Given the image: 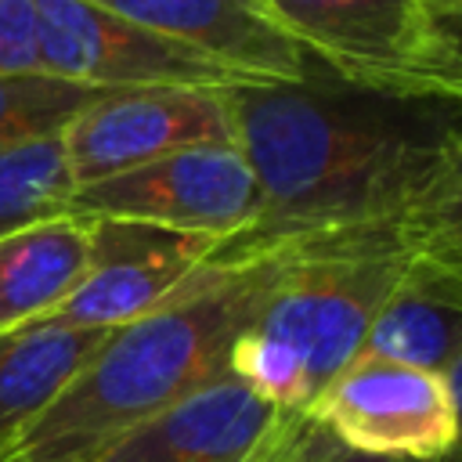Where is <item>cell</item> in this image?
Instances as JSON below:
<instances>
[{"label": "cell", "mask_w": 462, "mask_h": 462, "mask_svg": "<svg viewBox=\"0 0 462 462\" xmlns=\"http://www.w3.org/2000/svg\"><path fill=\"white\" fill-rule=\"evenodd\" d=\"M227 101L260 209L249 231L217 245V256L397 220L462 130L458 105L368 94L328 72H307L300 83H235Z\"/></svg>", "instance_id": "6da1fadb"}, {"label": "cell", "mask_w": 462, "mask_h": 462, "mask_svg": "<svg viewBox=\"0 0 462 462\" xmlns=\"http://www.w3.org/2000/svg\"><path fill=\"white\" fill-rule=\"evenodd\" d=\"M267 256H209L166 303L112 328L61 397L4 451L7 462H90L126 430L231 372L260 307Z\"/></svg>", "instance_id": "7a4b0ae2"}, {"label": "cell", "mask_w": 462, "mask_h": 462, "mask_svg": "<svg viewBox=\"0 0 462 462\" xmlns=\"http://www.w3.org/2000/svg\"><path fill=\"white\" fill-rule=\"evenodd\" d=\"M260 253L271 271L256 314L235 339L231 375L274 408L307 411L357 357L415 253L397 220L292 238Z\"/></svg>", "instance_id": "3957f363"}, {"label": "cell", "mask_w": 462, "mask_h": 462, "mask_svg": "<svg viewBox=\"0 0 462 462\" xmlns=\"http://www.w3.org/2000/svg\"><path fill=\"white\" fill-rule=\"evenodd\" d=\"M263 7L332 79L462 108V51L430 0H263Z\"/></svg>", "instance_id": "277c9868"}, {"label": "cell", "mask_w": 462, "mask_h": 462, "mask_svg": "<svg viewBox=\"0 0 462 462\" xmlns=\"http://www.w3.org/2000/svg\"><path fill=\"white\" fill-rule=\"evenodd\" d=\"M256 209L260 188L235 141L170 152L155 162L83 184L69 199L72 217L137 220L217 245L249 231Z\"/></svg>", "instance_id": "5b68a950"}, {"label": "cell", "mask_w": 462, "mask_h": 462, "mask_svg": "<svg viewBox=\"0 0 462 462\" xmlns=\"http://www.w3.org/2000/svg\"><path fill=\"white\" fill-rule=\"evenodd\" d=\"M76 188L195 144L235 141L227 87L105 90L61 134Z\"/></svg>", "instance_id": "8992f818"}, {"label": "cell", "mask_w": 462, "mask_h": 462, "mask_svg": "<svg viewBox=\"0 0 462 462\" xmlns=\"http://www.w3.org/2000/svg\"><path fill=\"white\" fill-rule=\"evenodd\" d=\"M40 65L51 76L97 90L130 87H235L238 79L97 0H32Z\"/></svg>", "instance_id": "52a82bcc"}, {"label": "cell", "mask_w": 462, "mask_h": 462, "mask_svg": "<svg viewBox=\"0 0 462 462\" xmlns=\"http://www.w3.org/2000/svg\"><path fill=\"white\" fill-rule=\"evenodd\" d=\"M339 448L368 458L437 462L455 433L448 379L357 354L307 408Z\"/></svg>", "instance_id": "ba28073f"}, {"label": "cell", "mask_w": 462, "mask_h": 462, "mask_svg": "<svg viewBox=\"0 0 462 462\" xmlns=\"http://www.w3.org/2000/svg\"><path fill=\"white\" fill-rule=\"evenodd\" d=\"M213 253L217 242L199 235L137 220H90L87 278L61 307L43 318L72 328L112 332L166 303Z\"/></svg>", "instance_id": "9c48e42d"}, {"label": "cell", "mask_w": 462, "mask_h": 462, "mask_svg": "<svg viewBox=\"0 0 462 462\" xmlns=\"http://www.w3.org/2000/svg\"><path fill=\"white\" fill-rule=\"evenodd\" d=\"M116 14L170 36L238 83H300L307 54L274 25L263 0H101Z\"/></svg>", "instance_id": "30bf717a"}, {"label": "cell", "mask_w": 462, "mask_h": 462, "mask_svg": "<svg viewBox=\"0 0 462 462\" xmlns=\"http://www.w3.org/2000/svg\"><path fill=\"white\" fill-rule=\"evenodd\" d=\"M278 408L238 375H220L126 430L90 462H242Z\"/></svg>", "instance_id": "8fae6325"}, {"label": "cell", "mask_w": 462, "mask_h": 462, "mask_svg": "<svg viewBox=\"0 0 462 462\" xmlns=\"http://www.w3.org/2000/svg\"><path fill=\"white\" fill-rule=\"evenodd\" d=\"M105 336V328H72L51 318L0 332V455L61 397Z\"/></svg>", "instance_id": "7c38bea8"}, {"label": "cell", "mask_w": 462, "mask_h": 462, "mask_svg": "<svg viewBox=\"0 0 462 462\" xmlns=\"http://www.w3.org/2000/svg\"><path fill=\"white\" fill-rule=\"evenodd\" d=\"M357 354L444 375L462 357V282L415 256Z\"/></svg>", "instance_id": "4fadbf2b"}, {"label": "cell", "mask_w": 462, "mask_h": 462, "mask_svg": "<svg viewBox=\"0 0 462 462\" xmlns=\"http://www.w3.org/2000/svg\"><path fill=\"white\" fill-rule=\"evenodd\" d=\"M90 267V220L47 217L0 238V332L61 307Z\"/></svg>", "instance_id": "5bb4252c"}, {"label": "cell", "mask_w": 462, "mask_h": 462, "mask_svg": "<svg viewBox=\"0 0 462 462\" xmlns=\"http://www.w3.org/2000/svg\"><path fill=\"white\" fill-rule=\"evenodd\" d=\"M397 227L419 260L462 282V130L440 148L397 213Z\"/></svg>", "instance_id": "9a60e30c"}, {"label": "cell", "mask_w": 462, "mask_h": 462, "mask_svg": "<svg viewBox=\"0 0 462 462\" xmlns=\"http://www.w3.org/2000/svg\"><path fill=\"white\" fill-rule=\"evenodd\" d=\"M76 191L61 134L0 152V238L47 217L69 213Z\"/></svg>", "instance_id": "2e32d148"}, {"label": "cell", "mask_w": 462, "mask_h": 462, "mask_svg": "<svg viewBox=\"0 0 462 462\" xmlns=\"http://www.w3.org/2000/svg\"><path fill=\"white\" fill-rule=\"evenodd\" d=\"M105 90L51 72L0 76V152L65 134V126Z\"/></svg>", "instance_id": "e0dca14e"}, {"label": "cell", "mask_w": 462, "mask_h": 462, "mask_svg": "<svg viewBox=\"0 0 462 462\" xmlns=\"http://www.w3.org/2000/svg\"><path fill=\"white\" fill-rule=\"evenodd\" d=\"M336 451V437L310 411L278 408L271 430L253 444L242 462H328Z\"/></svg>", "instance_id": "ac0fdd59"}, {"label": "cell", "mask_w": 462, "mask_h": 462, "mask_svg": "<svg viewBox=\"0 0 462 462\" xmlns=\"http://www.w3.org/2000/svg\"><path fill=\"white\" fill-rule=\"evenodd\" d=\"M43 72L36 43V4L0 0V76Z\"/></svg>", "instance_id": "d6986e66"}, {"label": "cell", "mask_w": 462, "mask_h": 462, "mask_svg": "<svg viewBox=\"0 0 462 462\" xmlns=\"http://www.w3.org/2000/svg\"><path fill=\"white\" fill-rule=\"evenodd\" d=\"M448 379V390H451V408H455V433H451V444L448 451L437 458V462H462V357L444 372Z\"/></svg>", "instance_id": "ffe728a7"}, {"label": "cell", "mask_w": 462, "mask_h": 462, "mask_svg": "<svg viewBox=\"0 0 462 462\" xmlns=\"http://www.w3.org/2000/svg\"><path fill=\"white\" fill-rule=\"evenodd\" d=\"M430 7L437 11V18H462V0H430Z\"/></svg>", "instance_id": "44dd1931"}, {"label": "cell", "mask_w": 462, "mask_h": 462, "mask_svg": "<svg viewBox=\"0 0 462 462\" xmlns=\"http://www.w3.org/2000/svg\"><path fill=\"white\" fill-rule=\"evenodd\" d=\"M328 462H401V458H368V455H357V451H346V448H339Z\"/></svg>", "instance_id": "7402d4cb"}, {"label": "cell", "mask_w": 462, "mask_h": 462, "mask_svg": "<svg viewBox=\"0 0 462 462\" xmlns=\"http://www.w3.org/2000/svg\"><path fill=\"white\" fill-rule=\"evenodd\" d=\"M444 29H448V36L458 43V51H462V18H444Z\"/></svg>", "instance_id": "603a6c76"}, {"label": "cell", "mask_w": 462, "mask_h": 462, "mask_svg": "<svg viewBox=\"0 0 462 462\" xmlns=\"http://www.w3.org/2000/svg\"><path fill=\"white\" fill-rule=\"evenodd\" d=\"M0 462H7V458H4V455H0Z\"/></svg>", "instance_id": "cb8c5ba5"}, {"label": "cell", "mask_w": 462, "mask_h": 462, "mask_svg": "<svg viewBox=\"0 0 462 462\" xmlns=\"http://www.w3.org/2000/svg\"><path fill=\"white\" fill-rule=\"evenodd\" d=\"M97 4H101V0H97Z\"/></svg>", "instance_id": "d4e9b609"}]
</instances>
